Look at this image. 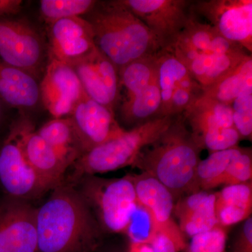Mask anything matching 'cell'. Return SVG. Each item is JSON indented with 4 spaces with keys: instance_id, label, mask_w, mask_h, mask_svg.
Returning a JSON list of instances; mask_svg holds the SVG:
<instances>
[{
    "instance_id": "cell-1",
    "label": "cell",
    "mask_w": 252,
    "mask_h": 252,
    "mask_svg": "<svg viewBox=\"0 0 252 252\" xmlns=\"http://www.w3.org/2000/svg\"><path fill=\"white\" fill-rule=\"evenodd\" d=\"M39 252H94L102 230L75 187L63 182L36 208Z\"/></svg>"
},
{
    "instance_id": "cell-2",
    "label": "cell",
    "mask_w": 252,
    "mask_h": 252,
    "mask_svg": "<svg viewBox=\"0 0 252 252\" xmlns=\"http://www.w3.org/2000/svg\"><path fill=\"white\" fill-rule=\"evenodd\" d=\"M201 151L182 114L142 149L132 167L155 177L171 192L176 203L200 190L196 173Z\"/></svg>"
},
{
    "instance_id": "cell-3",
    "label": "cell",
    "mask_w": 252,
    "mask_h": 252,
    "mask_svg": "<svg viewBox=\"0 0 252 252\" xmlns=\"http://www.w3.org/2000/svg\"><path fill=\"white\" fill-rule=\"evenodd\" d=\"M86 19L93 28L96 47L118 69L155 56L162 49L147 26L122 0L97 1Z\"/></svg>"
},
{
    "instance_id": "cell-4",
    "label": "cell",
    "mask_w": 252,
    "mask_h": 252,
    "mask_svg": "<svg viewBox=\"0 0 252 252\" xmlns=\"http://www.w3.org/2000/svg\"><path fill=\"white\" fill-rule=\"evenodd\" d=\"M165 50L185 64L203 89L225 77L252 55L202 22L193 11L185 29Z\"/></svg>"
},
{
    "instance_id": "cell-5",
    "label": "cell",
    "mask_w": 252,
    "mask_h": 252,
    "mask_svg": "<svg viewBox=\"0 0 252 252\" xmlns=\"http://www.w3.org/2000/svg\"><path fill=\"white\" fill-rule=\"evenodd\" d=\"M177 116L158 118L99 144L83 154L72 164L65 183L74 187L86 176L96 175L132 166L142 149L157 140Z\"/></svg>"
},
{
    "instance_id": "cell-6",
    "label": "cell",
    "mask_w": 252,
    "mask_h": 252,
    "mask_svg": "<svg viewBox=\"0 0 252 252\" xmlns=\"http://www.w3.org/2000/svg\"><path fill=\"white\" fill-rule=\"evenodd\" d=\"M74 187L85 200L103 233H127L140 209L128 175L110 179L86 176Z\"/></svg>"
},
{
    "instance_id": "cell-7",
    "label": "cell",
    "mask_w": 252,
    "mask_h": 252,
    "mask_svg": "<svg viewBox=\"0 0 252 252\" xmlns=\"http://www.w3.org/2000/svg\"><path fill=\"white\" fill-rule=\"evenodd\" d=\"M122 122L131 128L161 116L162 99L156 56L129 63L119 69ZM119 104V103H118Z\"/></svg>"
},
{
    "instance_id": "cell-8",
    "label": "cell",
    "mask_w": 252,
    "mask_h": 252,
    "mask_svg": "<svg viewBox=\"0 0 252 252\" xmlns=\"http://www.w3.org/2000/svg\"><path fill=\"white\" fill-rule=\"evenodd\" d=\"M194 140L201 150L210 153L238 146L241 137L235 128L233 111L228 104L202 93L183 113Z\"/></svg>"
},
{
    "instance_id": "cell-9",
    "label": "cell",
    "mask_w": 252,
    "mask_h": 252,
    "mask_svg": "<svg viewBox=\"0 0 252 252\" xmlns=\"http://www.w3.org/2000/svg\"><path fill=\"white\" fill-rule=\"evenodd\" d=\"M0 59L39 81L49 62L47 44L27 21L0 19Z\"/></svg>"
},
{
    "instance_id": "cell-10",
    "label": "cell",
    "mask_w": 252,
    "mask_h": 252,
    "mask_svg": "<svg viewBox=\"0 0 252 252\" xmlns=\"http://www.w3.org/2000/svg\"><path fill=\"white\" fill-rule=\"evenodd\" d=\"M191 9L223 37L252 54V0H193Z\"/></svg>"
},
{
    "instance_id": "cell-11",
    "label": "cell",
    "mask_w": 252,
    "mask_h": 252,
    "mask_svg": "<svg viewBox=\"0 0 252 252\" xmlns=\"http://www.w3.org/2000/svg\"><path fill=\"white\" fill-rule=\"evenodd\" d=\"M0 185L6 196L23 201L49 191L25 157L13 127L0 146Z\"/></svg>"
},
{
    "instance_id": "cell-12",
    "label": "cell",
    "mask_w": 252,
    "mask_h": 252,
    "mask_svg": "<svg viewBox=\"0 0 252 252\" xmlns=\"http://www.w3.org/2000/svg\"><path fill=\"white\" fill-rule=\"evenodd\" d=\"M158 41L162 49L173 44L191 17L193 0H122Z\"/></svg>"
},
{
    "instance_id": "cell-13",
    "label": "cell",
    "mask_w": 252,
    "mask_h": 252,
    "mask_svg": "<svg viewBox=\"0 0 252 252\" xmlns=\"http://www.w3.org/2000/svg\"><path fill=\"white\" fill-rule=\"evenodd\" d=\"M139 207L149 217L150 230L162 232L187 246L185 236L174 219L175 200L171 192L155 177L146 172L129 174Z\"/></svg>"
},
{
    "instance_id": "cell-14",
    "label": "cell",
    "mask_w": 252,
    "mask_h": 252,
    "mask_svg": "<svg viewBox=\"0 0 252 252\" xmlns=\"http://www.w3.org/2000/svg\"><path fill=\"white\" fill-rule=\"evenodd\" d=\"M47 25L49 59L72 67L97 49L93 28L86 18H64Z\"/></svg>"
},
{
    "instance_id": "cell-15",
    "label": "cell",
    "mask_w": 252,
    "mask_h": 252,
    "mask_svg": "<svg viewBox=\"0 0 252 252\" xmlns=\"http://www.w3.org/2000/svg\"><path fill=\"white\" fill-rule=\"evenodd\" d=\"M39 85L40 102L54 119L69 117L86 94L73 68L55 60L49 59Z\"/></svg>"
},
{
    "instance_id": "cell-16",
    "label": "cell",
    "mask_w": 252,
    "mask_h": 252,
    "mask_svg": "<svg viewBox=\"0 0 252 252\" xmlns=\"http://www.w3.org/2000/svg\"><path fill=\"white\" fill-rule=\"evenodd\" d=\"M0 252H39L36 208L29 202L0 199Z\"/></svg>"
},
{
    "instance_id": "cell-17",
    "label": "cell",
    "mask_w": 252,
    "mask_h": 252,
    "mask_svg": "<svg viewBox=\"0 0 252 252\" xmlns=\"http://www.w3.org/2000/svg\"><path fill=\"white\" fill-rule=\"evenodd\" d=\"M25 157L48 190L63 183L70 165L34 130L28 120L13 126Z\"/></svg>"
},
{
    "instance_id": "cell-18",
    "label": "cell",
    "mask_w": 252,
    "mask_h": 252,
    "mask_svg": "<svg viewBox=\"0 0 252 252\" xmlns=\"http://www.w3.org/2000/svg\"><path fill=\"white\" fill-rule=\"evenodd\" d=\"M69 117L83 154L125 130L116 119L115 112L97 103L86 94L78 102Z\"/></svg>"
},
{
    "instance_id": "cell-19",
    "label": "cell",
    "mask_w": 252,
    "mask_h": 252,
    "mask_svg": "<svg viewBox=\"0 0 252 252\" xmlns=\"http://www.w3.org/2000/svg\"><path fill=\"white\" fill-rule=\"evenodd\" d=\"M72 67L86 95L114 112L119 103V77L112 61L96 49Z\"/></svg>"
},
{
    "instance_id": "cell-20",
    "label": "cell",
    "mask_w": 252,
    "mask_h": 252,
    "mask_svg": "<svg viewBox=\"0 0 252 252\" xmlns=\"http://www.w3.org/2000/svg\"><path fill=\"white\" fill-rule=\"evenodd\" d=\"M177 225L184 235L192 238L219 225L215 212V193L199 190L177 200L174 207Z\"/></svg>"
},
{
    "instance_id": "cell-21",
    "label": "cell",
    "mask_w": 252,
    "mask_h": 252,
    "mask_svg": "<svg viewBox=\"0 0 252 252\" xmlns=\"http://www.w3.org/2000/svg\"><path fill=\"white\" fill-rule=\"evenodd\" d=\"M0 99L20 110H32L40 102L39 81L0 60Z\"/></svg>"
},
{
    "instance_id": "cell-22",
    "label": "cell",
    "mask_w": 252,
    "mask_h": 252,
    "mask_svg": "<svg viewBox=\"0 0 252 252\" xmlns=\"http://www.w3.org/2000/svg\"><path fill=\"white\" fill-rule=\"evenodd\" d=\"M158 79L161 94L162 117H167V111L174 91L177 88L202 92L199 85L187 68L170 51L161 49L156 56Z\"/></svg>"
},
{
    "instance_id": "cell-23",
    "label": "cell",
    "mask_w": 252,
    "mask_h": 252,
    "mask_svg": "<svg viewBox=\"0 0 252 252\" xmlns=\"http://www.w3.org/2000/svg\"><path fill=\"white\" fill-rule=\"evenodd\" d=\"M215 212L219 225L225 228L251 217L252 182L225 186L215 192Z\"/></svg>"
},
{
    "instance_id": "cell-24",
    "label": "cell",
    "mask_w": 252,
    "mask_h": 252,
    "mask_svg": "<svg viewBox=\"0 0 252 252\" xmlns=\"http://www.w3.org/2000/svg\"><path fill=\"white\" fill-rule=\"evenodd\" d=\"M36 132L70 165V167L83 154L82 149L69 117L54 119L46 123Z\"/></svg>"
},
{
    "instance_id": "cell-25",
    "label": "cell",
    "mask_w": 252,
    "mask_h": 252,
    "mask_svg": "<svg viewBox=\"0 0 252 252\" xmlns=\"http://www.w3.org/2000/svg\"><path fill=\"white\" fill-rule=\"evenodd\" d=\"M249 88H252V55L225 77L203 89V94L230 105L239 94Z\"/></svg>"
},
{
    "instance_id": "cell-26",
    "label": "cell",
    "mask_w": 252,
    "mask_h": 252,
    "mask_svg": "<svg viewBox=\"0 0 252 252\" xmlns=\"http://www.w3.org/2000/svg\"><path fill=\"white\" fill-rule=\"evenodd\" d=\"M242 147H233L210 153L204 160H200L197 167V181L200 190H208L220 187V177L230 162L241 152Z\"/></svg>"
},
{
    "instance_id": "cell-27",
    "label": "cell",
    "mask_w": 252,
    "mask_h": 252,
    "mask_svg": "<svg viewBox=\"0 0 252 252\" xmlns=\"http://www.w3.org/2000/svg\"><path fill=\"white\" fill-rule=\"evenodd\" d=\"M96 3L97 1L94 0H41L39 11L48 24L64 18L87 14Z\"/></svg>"
},
{
    "instance_id": "cell-28",
    "label": "cell",
    "mask_w": 252,
    "mask_h": 252,
    "mask_svg": "<svg viewBox=\"0 0 252 252\" xmlns=\"http://www.w3.org/2000/svg\"><path fill=\"white\" fill-rule=\"evenodd\" d=\"M233 111L235 128L241 140L252 141V88H249L230 104Z\"/></svg>"
},
{
    "instance_id": "cell-29",
    "label": "cell",
    "mask_w": 252,
    "mask_h": 252,
    "mask_svg": "<svg viewBox=\"0 0 252 252\" xmlns=\"http://www.w3.org/2000/svg\"><path fill=\"white\" fill-rule=\"evenodd\" d=\"M226 228L219 225L209 231L194 235L184 252H226Z\"/></svg>"
},
{
    "instance_id": "cell-30",
    "label": "cell",
    "mask_w": 252,
    "mask_h": 252,
    "mask_svg": "<svg viewBox=\"0 0 252 252\" xmlns=\"http://www.w3.org/2000/svg\"><path fill=\"white\" fill-rule=\"evenodd\" d=\"M252 182V152L243 148L241 152L230 162L223 176L220 186L237 185Z\"/></svg>"
},
{
    "instance_id": "cell-31",
    "label": "cell",
    "mask_w": 252,
    "mask_h": 252,
    "mask_svg": "<svg viewBox=\"0 0 252 252\" xmlns=\"http://www.w3.org/2000/svg\"><path fill=\"white\" fill-rule=\"evenodd\" d=\"M147 241L150 243L154 252H181L186 248L185 245L158 230H150Z\"/></svg>"
},
{
    "instance_id": "cell-32",
    "label": "cell",
    "mask_w": 252,
    "mask_h": 252,
    "mask_svg": "<svg viewBox=\"0 0 252 252\" xmlns=\"http://www.w3.org/2000/svg\"><path fill=\"white\" fill-rule=\"evenodd\" d=\"M243 222L235 238L232 252H252V217Z\"/></svg>"
},
{
    "instance_id": "cell-33",
    "label": "cell",
    "mask_w": 252,
    "mask_h": 252,
    "mask_svg": "<svg viewBox=\"0 0 252 252\" xmlns=\"http://www.w3.org/2000/svg\"><path fill=\"white\" fill-rule=\"evenodd\" d=\"M21 0H0V19L11 18L22 9Z\"/></svg>"
},
{
    "instance_id": "cell-34",
    "label": "cell",
    "mask_w": 252,
    "mask_h": 252,
    "mask_svg": "<svg viewBox=\"0 0 252 252\" xmlns=\"http://www.w3.org/2000/svg\"><path fill=\"white\" fill-rule=\"evenodd\" d=\"M126 252H154L150 243L145 241L130 240Z\"/></svg>"
},
{
    "instance_id": "cell-35",
    "label": "cell",
    "mask_w": 252,
    "mask_h": 252,
    "mask_svg": "<svg viewBox=\"0 0 252 252\" xmlns=\"http://www.w3.org/2000/svg\"><path fill=\"white\" fill-rule=\"evenodd\" d=\"M99 252H124L122 250H121L120 249L118 248H106V249H101L99 250Z\"/></svg>"
},
{
    "instance_id": "cell-36",
    "label": "cell",
    "mask_w": 252,
    "mask_h": 252,
    "mask_svg": "<svg viewBox=\"0 0 252 252\" xmlns=\"http://www.w3.org/2000/svg\"><path fill=\"white\" fill-rule=\"evenodd\" d=\"M3 102L0 99V120H1V117H2V112H3Z\"/></svg>"
},
{
    "instance_id": "cell-37",
    "label": "cell",
    "mask_w": 252,
    "mask_h": 252,
    "mask_svg": "<svg viewBox=\"0 0 252 252\" xmlns=\"http://www.w3.org/2000/svg\"><path fill=\"white\" fill-rule=\"evenodd\" d=\"M0 146H1V144H0Z\"/></svg>"
}]
</instances>
